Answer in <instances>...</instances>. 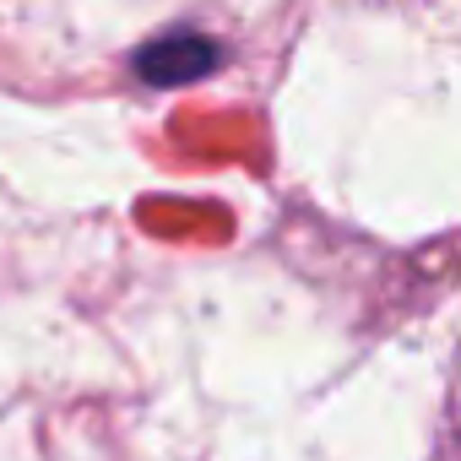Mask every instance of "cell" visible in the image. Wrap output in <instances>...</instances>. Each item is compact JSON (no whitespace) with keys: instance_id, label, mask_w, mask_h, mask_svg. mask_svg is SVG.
I'll return each mask as SVG.
<instances>
[{"instance_id":"obj_1","label":"cell","mask_w":461,"mask_h":461,"mask_svg":"<svg viewBox=\"0 0 461 461\" xmlns=\"http://www.w3.org/2000/svg\"><path fill=\"white\" fill-rule=\"evenodd\" d=\"M217 66H222V44L206 39V33H190V28L163 33V39L136 50V77L152 82V87H185V82H201Z\"/></svg>"}]
</instances>
